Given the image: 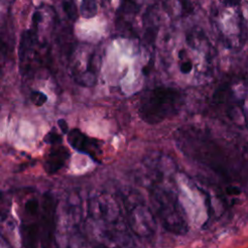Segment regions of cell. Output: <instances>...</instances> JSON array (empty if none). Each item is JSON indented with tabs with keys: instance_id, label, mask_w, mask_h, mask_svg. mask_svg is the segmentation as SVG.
Returning a JSON list of instances; mask_svg holds the SVG:
<instances>
[{
	"instance_id": "obj_6",
	"label": "cell",
	"mask_w": 248,
	"mask_h": 248,
	"mask_svg": "<svg viewBox=\"0 0 248 248\" xmlns=\"http://www.w3.org/2000/svg\"><path fill=\"white\" fill-rule=\"evenodd\" d=\"M67 140L74 149L89 155L95 161H99L98 156H100L101 148L98 140L86 136L78 129L70 130Z\"/></svg>"
},
{
	"instance_id": "obj_18",
	"label": "cell",
	"mask_w": 248,
	"mask_h": 248,
	"mask_svg": "<svg viewBox=\"0 0 248 248\" xmlns=\"http://www.w3.org/2000/svg\"><path fill=\"white\" fill-rule=\"evenodd\" d=\"M93 248H119V247H109L106 244H103V243H99L97 245H95Z\"/></svg>"
},
{
	"instance_id": "obj_13",
	"label": "cell",
	"mask_w": 248,
	"mask_h": 248,
	"mask_svg": "<svg viewBox=\"0 0 248 248\" xmlns=\"http://www.w3.org/2000/svg\"><path fill=\"white\" fill-rule=\"evenodd\" d=\"M45 141L46 143H49L51 145H56V144H60L61 141H62V138L59 134H57L56 132L54 131H51L49 133H47L46 136H45Z\"/></svg>"
},
{
	"instance_id": "obj_14",
	"label": "cell",
	"mask_w": 248,
	"mask_h": 248,
	"mask_svg": "<svg viewBox=\"0 0 248 248\" xmlns=\"http://www.w3.org/2000/svg\"><path fill=\"white\" fill-rule=\"evenodd\" d=\"M221 2V4L225 7H229V8H232V7H236L240 4L241 0H219Z\"/></svg>"
},
{
	"instance_id": "obj_1",
	"label": "cell",
	"mask_w": 248,
	"mask_h": 248,
	"mask_svg": "<svg viewBox=\"0 0 248 248\" xmlns=\"http://www.w3.org/2000/svg\"><path fill=\"white\" fill-rule=\"evenodd\" d=\"M182 104L183 95L178 88L157 86L140 98L139 115L147 124H158L177 114Z\"/></svg>"
},
{
	"instance_id": "obj_4",
	"label": "cell",
	"mask_w": 248,
	"mask_h": 248,
	"mask_svg": "<svg viewBox=\"0 0 248 248\" xmlns=\"http://www.w3.org/2000/svg\"><path fill=\"white\" fill-rule=\"evenodd\" d=\"M56 202L49 194H45L40 220V242L43 248H51L55 231Z\"/></svg>"
},
{
	"instance_id": "obj_11",
	"label": "cell",
	"mask_w": 248,
	"mask_h": 248,
	"mask_svg": "<svg viewBox=\"0 0 248 248\" xmlns=\"http://www.w3.org/2000/svg\"><path fill=\"white\" fill-rule=\"evenodd\" d=\"M30 100L33 105L37 107H41L46 103L47 97L42 91H32L30 95Z\"/></svg>"
},
{
	"instance_id": "obj_9",
	"label": "cell",
	"mask_w": 248,
	"mask_h": 248,
	"mask_svg": "<svg viewBox=\"0 0 248 248\" xmlns=\"http://www.w3.org/2000/svg\"><path fill=\"white\" fill-rule=\"evenodd\" d=\"M78 10L82 17L91 18L98 13V3L96 0H81Z\"/></svg>"
},
{
	"instance_id": "obj_10",
	"label": "cell",
	"mask_w": 248,
	"mask_h": 248,
	"mask_svg": "<svg viewBox=\"0 0 248 248\" xmlns=\"http://www.w3.org/2000/svg\"><path fill=\"white\" fill-rule=\"evenodd\" d=\"M62 9L70 20L76 21L78 19L79 10L75 0H62Z\"/></svg>"
},
{
	"instance_id": "obj_16",
	"label": "cell",
	"mask_w": 248,
	"mask_h": 248,
	"mask_svg": "<svg viewBox=\"0 0 248 248\" xmlns=\"http://www.w3.org/2000/svg\"><path fill=\"white\" fill-rule=\"evenodd\" d=\"M13 2H14V0H1V10H2V12H4L5 9L8 11V9L10 8V6L12 5Z\"/></svg>"
},
{
	"instance_id": "obj_8",
	"label": "cell",
	"mask_w": 248,
	"mask_h": 248,
	"mask_svg": "<svg viewBox=\"0 0 248 248\" xmlns=\"http://www.w3.org/2000/svg\"><path fill=\"white\" fill-rule=\"evenodd\" d=\"M20 235L24 248H37L40 240V227L36 223H22Z\"/></svg>"
},
{
	"instance_id": "obj_2",
	"label": "cell",
	"mask_w": 248,
	"mask_h": 248,
	"mask_svg": "<svg viewBox=\"0 0 248 248\" xmlns=\"http://www.w3.org/2000/svg\"><path fill=\"white\" fill-rule=\"evenodd\" d=\"M151 204L164 228L173 233L183 234L188 231V223L176 196L170 190L155 187L150 191Z\"/></svg>"
},
{
	"instance_id": "obj_15",
	"label": "cell",
	"mask_w": 248,
	"mask_h": 248,
	"mask_svg": "<svg viewBox=\"0 0 248 248\" xmlns=\"http://www.w3.org/2000/svg\"><path fill=\"white\" fill-rule=\"evenodd\" d=\"M58 125H59L61 131H62L64 134H66V133L68 134V133H69L68 124H67V122H66L64 119H59V120H58Z\"/></svg>"
},
{
	"instance_id": "obj_3",
	"label": "cell",
	"mask_w": 248,
	"mask_h": 248,
	"mask_svg": "<svg viewBox=\"0 0 248 248\" xmlns=\"http://www.w3.org/2000/svg\"><path fill=\"white\" fill-rule=\"evenodd\" d=\"M100 50L97 46L81 43L72 51L69 72L76 83L83 87H91L97 81L100 69Z\"/></svg>"
},
{
	"instance_id": "obj_5",
	"label": "cell",
	"mask_w": 248,
	"mask_h": 248,
	"mask_svg": "<svg viewBox=\"0 0 248 248\" xmlns=\"http://www.w3.org/2000/svg\"><path fill=\"white\" fill-rule=\"evenodd\" d=\"M128 215L133 231L140 235L147 237L154 232V218L150 210L142 202H130L128 205Z\"/></svg>"
},
{
	"instance_id": "obj_17",
	"label": "cell",
	"mask_w": 248,
	"mask_h": 248,
	"mask_svg": "<svg viewBox=\"0 0 248 248\" xmlns=\"http://www.w3.org/2000/svg\"><path fill=\"white\" fill-rule=\"evenodd\" d=\"M227 192H228L230 195H238V194H240V190H239L238 188L234 187V186L228 188V189H227Z\"/></svg>"
},
{
	"instance_id": "obj_12",
	"label": "cell",
	"mask_w": 248,
	"mask_h": 248,
	"mask_svg": "<svg viewBox=\"0 0 248 248\" xmlns=\"http://www.w3.org/2000/svg\"><path fill=\"white\" fill-rule=\"evenodd\" d=\"M24 208H25L26 213H28L29 215L34 216L39 211V202L36 199H31V200H29L25 202Z\"/></svg>"
},
{
	"instance_id": "obj_7",
	"label": "cell",
	"mask_w": 248,
	"mask_h": 248,
	"mask_svg": "<svg viewBox=\"0 0 248 248\" xmlns=\"http://www.w3.org/2000/svg\"><path fill=\"white\" fill-rule=\"evenodd\" d=\"M70 157V153L66 147L60 144L53 145L46 155L44 167L47 173H54L64 167Z\"/></svg>"
}]
</instances>
